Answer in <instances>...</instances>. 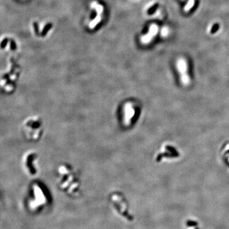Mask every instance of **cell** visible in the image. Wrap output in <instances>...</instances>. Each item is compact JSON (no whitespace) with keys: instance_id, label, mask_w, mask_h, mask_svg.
I'll list each match as a JSON object with an SVG mask.
<instances>
[{"instance_id":"obj_1","label":"cell","mask_w":229,"mask_h":229,"mask_svg":"<svg viewBox=\"0 0 229 229\" xmlns=\"http://www.w3.org/2000/svg\"><path fill=\"white\" fill-rule=\"evenodd\" d=\"M139 108L137 103L132 101H127L122 106L121 121L125 127H130L134 123L138 116Z\"/></svg>"},{"instance_id":"obj_2","label":"cell","mask_w":229,"mask_h":229,"mask_svg":"<svg viewBox=\"0 0 229 229\" xmlns=\"http://www.w3.org/2000/svg\"><path fill=\"white\" fill-rule=\"evenodd\" d=\"M176 68L178 71H179L181 75L182 82H189V76H188V66L186 61L184 58H179L176 62Z\"/></svg>"},{"instance_id":"obj_3","label":"cell","mask_w":229,"mask_h":229,"mask_svg":"<svg viewBox=\"0 0 229 229\" xmlns=\"http://www.w3.org/2000/svg\"><path fill=\"white\" fill-rule=\"evenodd\" d=\"M157 32H158V26L157 25H155V24H152L150 28L148 33L146 34L142 38V42L146 43H150L151 40L153 39V38L157 35Z\"/></svg>"},{"instance_id":"obj_4","label":"cell","mask_w":229,"mask_h":229,"mask_svg":"<svg viewBox=\"0 0 229 229\" xmlns=\"http://www.w3.org/2000/svg\"><path fill=\"white\" fill-rule=\"evenodd\" d=\"M195 3V0H189L184 8V11L185 12H188L194 7Z\"/></svg>"},{"instance_id":"obj_5","label":"cell","mask_w":229,"mask_h":229,"mask_svg":"<svg viewBox=\"0 0 229 229\" xmlns=\"http://www.w3.org/2000/svg\"><path fill=\"white\" fill-rule=\"evenodd\" d=\"M187 225L188 226H193V225H197V223L195 222V221H189L187 222Z\"/></svg>"},{"instance_id":"obj_6","label":"cell","mask_w":229,"mask_h":229,"mask_svg":"<svg viewBox=\"0 0 229 229\" xmlns=\"http://www.w3.org/2000/svg\"><path fill=\"white\" fill-rule=\"evenodd\" d=\"M195 229H198V228H195Z\"/></svg>"},{"instance_id":"obj_7","label":"cell","mask_w":229,"mask_h":229,"mask_svg":"<svg viewBox=\"0 0 229 229\" xmlns=\"http://www.w3.org/2000/svg\"><path fill=\"white\" fill-rule=\"evenodd\" d=\"M182 1H183V0H182Z\"/></svg>"}]
</instances>
